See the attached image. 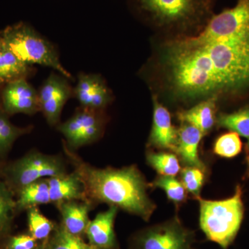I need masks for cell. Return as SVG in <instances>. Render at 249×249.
<instances>
[{
	"instance_id": "cell-8",
	"label": "cell",
	"mask_w": 249,
	"mask_h": 249,
	"mask_svg": "<svg viewBox=\"0 0 249 249\" xmlns=\"http://www.w3.org/2000/svg\"><path fill=\"white\" fill-rule=\"evenodd\" d=\"M194 232L175 217L144 229L134 237L133 249H195Z\"/></svg>"
},
{
	"instance_id": "cell-26",
	"label": "cell",
	"mask_w": 249,
	"mask_h": 249,
	"mask_svg": "<svg viewBox=\"0 0 249 249\" xmlns=\"http://www.w3.org/2000/svg\"><path fill=\"white\" fill-rule=\"evenodd\" d=\"M149 186L163 190L168 199L173 201L174 204H180L186 201V189L181 181L175 177L160 175L152 183H149Z\"/></svg>"
},
{
	"instance_id": "cell-24",
	"label": "cell",
	"mask_w": 249,
	"mask_h": 249,
	"mask_svg": "<svg viewBox=\"0 0 249 249\" xmlns=\"http://www.w3.org/2000/svg\"><path fill=\"white\" fill-rule=\"evenodd\" d=\"M27 212L29 234L37 241L47 240L55 229L53 223L41 213L38 206L29 208Z\"/></svg>"
},
{
	"instance_id": "cell-33",
	"label": "cell",
	"mask_w": 249,
	"mask_h": 249,
	"mask_svg": "<svg viewBox=\"0 0 249 249\" xmlns=\"http://www.w3.org/2000/svg\"><path fill=\"white\" fill-rule=\"evenodd\" d=\"M0 108H1V90L0 91Z\"/></svg>"
},
{
	"instance_id": "cell-3",
	"label": "cell",
	"mask_w": 249,
	"mask_h": 249,
	"mask_svg": "<svg viewBox=\"0 0 249 249\" xmlns=\"http://www.w3.org/2000/svg\"><path fill=\"white\" fill-rule=\"evenodd\" d=\"M1 42L27 65L49 67L70 80L73 78L60 62L53 44L25 22L5 28L0 32Z\"/></svg>"
},
{
	"instance_id": "cell-7",
	"label": "cell",
	"mask_w": 249,
	"mask_h": 249,
	"mask_svg": "<svg viewBox=\"0 0 249 249\" xmlns=\"http://www.w3.org/2000/svg\"><path fill=\"white\" fill-rule=\"evenodd\" d=\"M106 116L104 110L80 107L65 122L57 126L64 136L67 147L74 151L97 142L104 133Z\"/></svg>"
},
{
	"instance_id": "cell-23",
	"label": "cell",
	"mask_w": 249,
	"mask_h": 249,
	"mask_svg": "<svg viewBox=\"0 0 249 249\" xmlns=\"http://www.w3.org/2000/svg\"><path fill=\"white\" fill-rule=\"evenodd\" d=\"M146 160L149 165L162 176L175 177L181 170L178 157L170 152H148Z\"/></svg>"
},
{
	"instance_id": "cell-17",
	"label": "cell",
	"mask_w": 249,
	"mask_h": 249,
	"mask_svg": "<svg viewBox=\"0 0 249 249\" xmlns=\"http://www.w3.org/2000/svg\"><path fill=\"white\" fill-rule=\"evenodd\" d=\"M216 96L208 98L195 107L178 113V118L182 124L194 126L203 135L208 133L215 123Z\"/></svg>"
},
{
	"instance_id": "cell-30",
	"label": "cell",
	"mask_w": 249,
	"mask_h": 249,
	"mask_svg": "<svg viewBox=\"0 0 249 249\" xmlns=\"http://www.w3.org/2000/svg\"><path fill=\"white\" fill-rule=\"evenodd\" d=\"M6 163L4 160L0 159V178H3L4 177V167Z\"/></svg>"
},
{
	"instance_id": "cell-14",
	"label": "cell",
	"mask_w": 249,
	"mask_h": 249,
	"mask_svg": "<svg viewBox=\"0 0 249 249\" xmlns=\"http://www.w3.org/2000/svg\"><path fill=\"white\" fill-rule=\"evenodd\" d=\"M199 129L191 124H183L178 130L175 153L186 166L195 167L206 171V165L200 160L198 152L203 137Z\"/></svg>"
},
{
	"instance_id": "cell-1",
	"label": "cell",
	"mask_w": 249,
	"mask_h": 249,
	"mask_svg": "<svg viewBox=\"0 0 249 249\" xmlns=\"http://www.w3.org/2000/svg\"><path fill=\"white\" fill-rule=\"evenodd\" d=\"M64 151L84 186L86 201L105 203L148 221L156 205L147 195L149 183L136 165L121 168H99L87 163L67 147Z\"/></svg>"
},
{
	"instance_id": "cell-15",
	"label": "cell",
	"mask_w": 249,
	"mask_h": 249,
	"mask_svg": "<svg viewBox=\"0 0 249 249\" xmlns=\"http://www.w3.org/2000/svg\"><path fill=\"white\" fill-rule=\"evenodd\" d=\"M47 181L51 203L55 206L65 201H86L84 186L74 171L62 176L48 178Z\"/></svg>"
},
{
	"instance_id": "cell-20",
	"label": "cell",
	"mask_w": 249,
	"mask_h": 249,
	"mask_svg": "<svg viewBox=\"0 0 249 249\" xmlns=\"http://www.w3.org/2000/svg\"><path fill=\"white\" fill-rule=\"evenodd\" d=\"M15 196L4 180H0V238L9 235L18 213Z\"/></svg>"
},
{
	"instance_id": "cell-29",
	"label": "cell",
	"mask_w": 249,
	"mask_h": 249,
	"mask_svg": "<svg viewBox=\"0 0 249 249\" xmlns=\"http://www.w3.org/2000/svg\"><path fill=\"white\" fill-rule=\"evenodd\" d=\"M38 244L30 234H19L9 237L6 249H35Z\"/></svg>"
},
{
	"instance_id": "cell-28",
	"label": "cell",
	"mask_w": 249,
	"mask_h": 249,
	"mask_svg": "<svg viewBox=\"0 0 249 249\" xmlns=\"http://www.w3.org/2000/svg\"><path fill=\"white\" fill-rule=\"evenodd\" d=\"M205 171L195 168L185 167L181 172V182L185 189L195 197H199L205 180Z\"/></svg>"
},
{
	"instance_id": "cell-4",
	"label": "cell",
	"mask_w": 249,
	"mask_h": 249,
	"mask_svg": "<svg viewBox=\"0 0 249 249\" xmlns=\"http://www.w3.org/2000/svg\"><path fill=\"white\" fill-rule=\"evenodd\" d=\"M67 173L66 161L62 156L31 150L20 158L6 163L3 180L17 195L31 183Z\"/></svg>"
},
{
	"instance_id": "cell-34",
	"label": "cell",
	"mask_w": 249,
	"mask_h": 249,
	"mask_svg": "<svg viewBox=\"0 0 249 249\" xmlns=\"http://www.w3.org/2000/svg\"><path fill=\"white\" fill-rule=\"evenodd\" d=\"M247 153H248V155H249V140L248 143H247Z\"/></svg>"
},
{
	"instance_id": "cell-2",
	"label": "cell",
	"mask_w": 249,
	"mask_h": 249,
	"mask_svg": "<svg viewBox=\"0 0 249 249\" xmlns=\"http://www.w3.org/2000/svg\"><path fill=\"white\" fill-rule=\"evenodd\" d=\"M242 188L237 185L233 196L222 200H206L199 196V224L209 240L227 249L235 240L243 221L245 206Z\"/></svg>"
},
{
	"instance_id": "cell-35",
	"label": "cell",
	"mask_w": 249,
	"mask_h": 249,
	"mask_svg": "<svg viewBox=\"0 0 249 249\" xmlns=\"http://www.w3.org/2000/svg\"><path fill=\"white\" fill-rule=\"evenodd\" d=\"M0 42H1V37H0Z\"/></svg>"
},
{
	"instance_id": "cell-18",
	"label": "cell",
	"mask_w": 249,
	"mask_h": 249,
	"mask_svg": "<svg viewBox=\"0 0 249 249\" xmlns=\"http://www.w3.org/2000/svg\"><path fill=\"white\" fill-rule=\"evenodd\" d=\"M31 65L23 62L2 42H0V88L35 73Z\"/></svg>"
},
{
	"instance_id": "cell-16",
	"label": "cell",
	"mask_w": 249,
	"mask_h": 249,
	"mask_svg": "<svg viewBox=\"0 0 249 249\" xmlns=\"http://www.w3.org/2000/svg\"><path fill=\"white\" fill-rule=\"evenodd\" d=\"M62 217V225L67 231L79 236L85 234L90 222L92 205L85 201H69L56 205Z\"/></svg>"
},
{
	"instance_id": "cell-21",
	"label": "cell",
	"mask_w": 249,
	"mask_h": 249,
	"mask_svg": "<svg viewBox=\"0 0 249 249\" xmlns=\"http://www.w3.org/2000/svg\"><path fill=\"white\" fill-rule=\"evenodd\" d=\"M9 115L0 108V159L11 150L16 140L32 130V126L20 127L15 125L9 120Z\"/></svg>"
},
{
	"instance_id": "cell-25",
	"label": "cell",
	"mask_w": 249,
	"mask_h": 249,
	"mask_svg": "<svg viewBox=\"0 0 249 249\" xmlns=\"http://www.w3.org/2000/svg\"><path fill=\"white\" fill-rule=\"evenodd\" d=\"M217 123L219 127L249 139V106L230 114H219Z\"/></svg>"
},
{
	"instance_id": "cell-9",
	"label": "cell",
	"mask_w": 249,
	"mask_h": 249,
	"mask_svg": "<svg viewBox=\"0 0 249 249\" xmlns=\"http://www.w3.org/2000/svg\"><path fill=\"white\" fill-rule=\"evenodd\" d=\"M38 96L40 111L47 124L53 127L60 124L64 106L74 94L68 78L52 72L39 89Z\"/></svg>"
},
{
	"instance_id": "cell-6",
	"label": "cell",
	"mask_w": 249,
	"mask_h": 249,
	"mask_svg": "<svg viewBox=\"0 0 249 249\" xmlns=\"http://www.w3.org/2000/svg\"><path fill=\"white\" fill-rule=\"evenodd\" d=\"M139 9L162 25L196 22L208 9L207 0H135Z\"/></svg>"
},
{
	"instance_id": "cell-12",
	"label": "cell",
	"mask_w": 249,
	"mask_h": 249,
	"mask_svg": "<svg viewBox=\"0 0 249 249\" xmlns=\"http://www.w3.org/2000/svg\"><path fill=\"white\" fill-rule=\"evenodd\" d=\"M153 124L149 145L175 152L178 130L173 125L169 111L154 97Z\"/></svg>"
},
{
	"instance_id": "cell-19",
	"label": "cell",
	"mask_w": 249,
	"mask_h": 249,
	"mask_svg": "<svg viewBox=\"0 0 249 249\" xmlns=\"http://www.w3.org/2000/svg\"><path fill=\"white\" fill-rule=\"evenodd\" d=\"M17 213L34 206L51 203L50 193L47 178L36 181L22 188L17 194Z\"/></svg>"
},
{
	"instance_id": "cell-32",
	"label": "cell",
	"mask_w": 249,
	"mask_h": 249,
	"mask_svg": "<svg viewBox=\"0 0 249 249\" xmlns=\"http://www.w3.org/2000/svg\"><path fill=\"white\" fill-rule=\"evenodd\" d=\"M247 163H248V174L249 176V155L247 156Z\"/></svg>"
},
{
	"instance_id": "cell-11",
	"label": "cell",
	"mask_w": 249,
	"mask_h": 249,
	"mask_svg": "<svg viewBox=\"0 0 249 249\" xmlns=\"http://www.w3.org/2000/svg\"><path fill=\"white\" fill-rule=\"evenodd\" d=\"M73 94L80 107L97 110H104L111 101L110 90L102 77L96 73H80Z\"/></svg>"
},
{
	"instance_id": "cell-31",
	"label": "cell",
	"mask_w": 249,
	"mask_h": 249,
	"mask_svg": "<svg viewBox=\"0 0 249 249\" xmlns=\"http://www.w3.org/2000/svg\"><path fill=\"white\" fill-rule=\"evenodd\" d=\"M47 240L42 241L40 244H38L35 249H46V245H47Z\"/></svg>"
},
{
	"instance_id": "cell-27",
	"label": "cell",
	"mask_w": 249,
	"mask_h": 249,
	"mask_svg": "<svg viewBox=\"0 0 249 249\" xmlns=\"http://www.w3.org/2000/svg\"><path fill=\"white\" fill-rule=\"evenodd\" d=\"M242 142L240 135L234 132L222 134L214 142V154L224 158H233L242 152Z\"/></svg>"
},
{
	"instance_id": "cell-22",
	"label": "cell",
	"mask_w": 249,
	"mask_h": 249,
	"mask_svg": "<svg viewBox=\"0 0 249 249\" xmlns=\"http://www.w3.org/2000/svg\"><path fill=\"white\" fill-rule=\"evenodd\" d=\"M46 249H96L86 243L81 237L67 231L61 223L55 229L47 240Z\"/></svg>"
},
{
	"instance_id": "cell-10",
	"label": "cell",
	"mask_w": 249,
	"mask_h": 249,
	"mask_svg": "<svg viewBox=\"0 0 249 249\" xmlns=\"http://www.w3.org/2000/svg\"><path fill=\"white\" fill-rule=\"evenodd\" d=\"M1 109L9 116L16 114L34 115L40 111L38 91L27 78L11 82L1 89Z\"/></svg>"
},
{
	"instance_id": "cell-5",
	"label": "cell",
	"mask_w": 249,
	"mask_h": 249,
	"mask_svg": "<svg viewBox=\"0 0 249 249\" xmlns=\"http://www.w3.org/2000/svg\"><path fill=\"white\" fill-rule=\"evenodd\" d=\"M249 34V0H238L231 9L225 10L210 19L198 35L178 41L181 45L195 47Z\"/></svg>"
},
{
	"instance_id": "cell-13",
	"label": "cell",
	"mask_w": 249,
	"mask_h": 249,
	"mask_svg": "<svg viewBox=\"0 0 249 249\" xmlns=\"http://www.w3.org/2000/svg\"><path fill=\"white\" fill-rule=\"evenodd\" d=\"M119 209L109 206L107 211L99 213L90 220L85 235L89 244L96 249H113L116 246L114 222Z\"/></svg>"
}]
</instances>
